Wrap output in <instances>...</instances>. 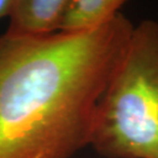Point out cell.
Returning <instances> with one entry per match:
<instances>
[{
    "label": "cell",
    "mask_w": 158,
    "mask_h": 158,
    "mask_svg": "<svg viewBox=\"0 0 158 158\" xmlns=\"http://www.w3.org/2000/svg\"><path fill=\"white\" fill-rule=\"evenodd\" d=\"M69 0H14L6 35L36 37L60 30Z\"/></svg>",
    "instance_id": "cell-3"
},
{
    "label": "cell",
    "mask_w": 158,
    "mask_h": 158,
    "mask_svg": "<svg viewBox=\"0 0 158 158\" xmlns=\"http://www.w3.org/2000/svg\"><path fill=\"white\" fill-rule=\"evenodd\" d=\"M134 28L120 12L88 32L0 36V158H72L89 145Z\"/></svg>",
    "instance_id": "cell-1"
},
{
    "label": "cell",
    "mask_w": 158,
    "mask_h": 158,
    "mask_svg": "<svg viewBox=\"0 0 158 158\" xmlns=\"http://www.w3.org/2000/svg\"><path fill=\"white\" fill-rule=\"evenodd\" d=\"M122 0H69L61 32L80 33L105 26L120 14Z\"/></svg>",
    "instance_id": "cell-4"
},
{
    "label": "cell",
    "mask_w": 158,
    "mask_h": 158,
    "mask_svg": "<svg viewBox=\"0 0 158 158\" xmlns=\"http://www.w3.org/2000/svg\"><path fill=\"white\" fill-rule=\"evenodd\" d=\"M89 145L105 158H158V22L135 26L98 106Z\"/></svg>",
    "instance_id": "cell-2"
},
{
    "label": "cell",
    "mask_w": 158,
    "mask_h": 158,
    "mask_svg": "<svg viewBox=\"0 0 158 158\" xmlns=\"http://www.w3.org/2000/svg\"><path fill=\"white\" fill-rule=\"evenodd\" d=\"M14 0H0V19L8 17Z\"/></svg>",
    "instance_id": "cell-5"
}]
</instances>
